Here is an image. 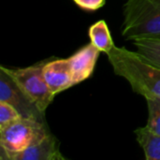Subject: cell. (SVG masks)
<instances>
[{"mask_svg":"<svg viewBox=\"0 0 160 160\" xmlns=\"http://www.w3.org/2000/svg\"><path fill=\"white\" fill-rule=\"evenodd\" d=\"M136 140L143 149L147 160H160V135L151 130L147 126L137 128Z\"/></svg>","mask_w":160,"mask_h":160,"instance_id":"cell-9","label":"cell"},{"mask_svg":"<svg viewBox=\"0 0 160 160\" xmlns=\"http://www.w3.org/2000/svg\"><path fill=\"white\" fill-rule=\"evenodd\" d=\"M51 133L46 122L22 118L0 131V158L13 160L15 156Z\"/></svg>","mask_w":160,"mask_h":160,"instance_id":"cell-3","label":"cell"},{"mask_svg":"<svg viewBox=\"0 0 160 160\" xmlns=\"http://www.w3.org/2000/svg\"><path fill=\"white\" fill-rule=\"evenodd\" d=\"M78 7H80L82 9L87 10V11H95L102 8L106 0H72Z\"/></svg>","mask_w":160,"mask_h":160,"instance_id":"cell-14","label":"cell"},{"mask_svg":"<svg viewBox=\"0 0 160 160\" xmlns=\"http://www.w3.org/2000/svg\"><path fill=\"white\" fill-rule=\"evenodd\" d=\"M0 101L12 105L23 118H34L46 122L45 113L21 90L12 78L0 68Z\"/></svg>","mask_w":160,"mask_h":160,"instance_id":"cell-5","label":"cell"},{"mask_svg":"<svg viewBox=\"0 0 160 160\" xmlns=\"http://www.w3.org/2000/svg\"><path fill=\"white\" fill-rule=\"evenodd\" d=\"M116 75L125 78L133 91L146 99H160V68L139 52L116 46L107 54Z\"/></svg>","mask_w":160,"mask_h":160,"instance_id":"cell-1","label":"cell"},{"mask_svg":"<svg viewBox=\"0 0 160 160\" xmlns=\"http://www.w3.org/2000/svg\"><path fill=\"white\" fill-rule=\"evenodd\" d=\"M122 35L130 40L160 38V0H127Z\"/></svg>","mask_w":160,"mask_h":160,"instance_id":"cell-2","label":"cell"},{"mask_svg":"<svg viewBox=\"0 0 160 160\" xmlns=\"http://www.w3.org/2000/svg\"><path fill=\"white\" fill-rule=\"evenodd\" d=\"M43 76L54 96L74 85L68 58L45 62Z\"/></svg>","mask_w":160,"mask_h":160,"instance_id":"cell-6","label":"cell"},{"mask_svg":"<svg viewBox=\"0 0 160 160\" xmlns=\"http://www.w3.org/2000/svg\"><path fill=\"white\" fill-rule=\"evenodd\" d=\"M88 36L91 43L100 52L107 54L113 49L114 42L111 36V32L104 20H100L89 27Z\"/></svg>","mask_w":160,"mask_h":160,"instance_id":"cell-10","label":"cell"},{"mask_svg":"<svg viewBox=\"0 0 160 160\" xmlns=\"http://www.w3.org/2000/svg\"><path fill=\"white\" fill-rule=\"evenodd\" d=\"M133 41L141 54L160 68V38H141Z\"/></svg>","mask_w":160,"mask_h":160,"instance_id":"cell-11","label":"cell"},{"mask_svg":"<svg viewBox=\"0 0 160 160\" xmlns=\"http://www.w3.org/2000/svg\"><path fill=\"white\" fill-rule=\"evenodd\" d=\"M22 118L20 112L12 105L0 101V131Z\"/></svg>","mask_w":160,"mask_h":160,"instance_id":"cell-12","label":"cell"},{"mask_svg":"<svg viewBox=\"0 0 160 160\" xmlns=\"http://www.w3.org/2000/svg\"><path fill=\"white\" fill-rule=\"evenodd\" d=\"M148 105L147 127L160 135V99H146Z\"/></svg>","mask_w":160,"mask_h":160,"instance_id":"cell-13","label":"cell"},{"mask_svg":"<svg viewBox=\"0 0 160 160\" xmlns=\"http://www.w3.org/2000/svg\"><path fill=\"white\" fill-rule=\"evenodd\" d=\"M57 139L49 133L44 138L15 156L13 160H65Z\"/></svg>","mask_w":160,"mask_h":160,"instance_id":"cell-8","label":"cell"},{"mask_svg":"<svg viewBox=\"0 0 160 160\" xmlns=\"http://www.w3.org/2000/svg\"><path fill=\"white\" fill-rule=\"evenodd\" d=\"M100 51L92 43H89L68 58L74 85L91 77Z\"/></svg>","mask_w":160,"mask_h":160,"instance_id":"cell-7","label":"cell"},{"mask_svg":"<svg viewBox=\"0 0 160 160\" xmlns=\"http://www.w3.org/2000/svg\"><path fill=\"white\" fill-rule=\"evenodd\" d=\"M45 62L37 63L33 66L10 69L0 67L17 83L21 90L36 104L38 110L45 113L48 106L52 102L54 95L50 90L44 76L43 66Z\"/></svg>","mask_w":160,"mask_h":160,"instance_id":"cell-4","label":"cell"}]
</instances>
